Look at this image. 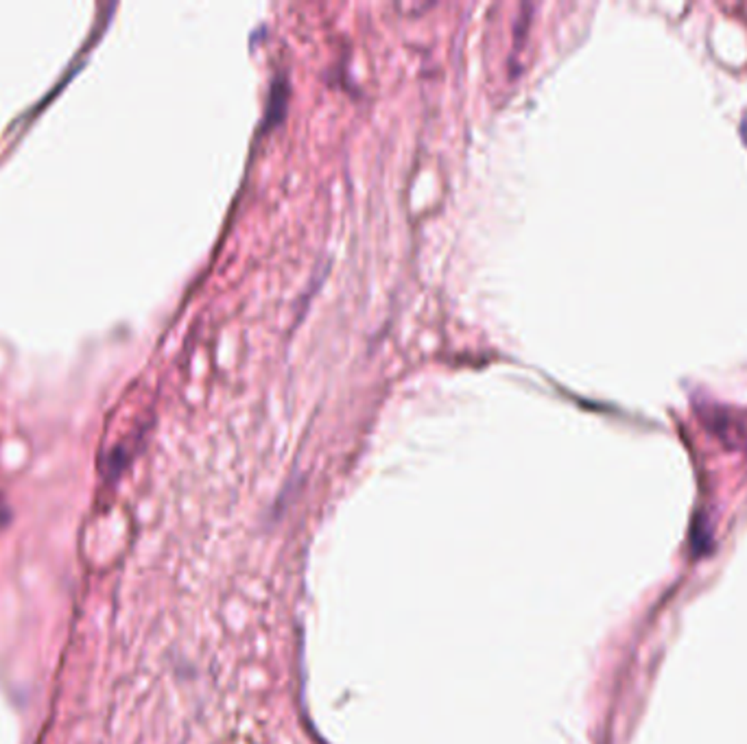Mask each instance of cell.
I'll return each mask as SVG.
<instances>
[{
    "label": "cell",
    "instance_id": "1",
    "mask_svg": "<svg viewBox=\"0 0 747 744\" xmlns=\"http://www.w3.org/2000/svg\"><path fill=\"white\" fill-rule=\"evenodd\" d=\"M743 136H745V143H747V116H745V120H743Z\"/></svg>",
    "mask_w": 747,
    "mask_h": 744
}]
</instances>
